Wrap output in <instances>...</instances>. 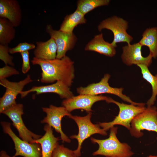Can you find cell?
I'll return each mask as SVG.
<instances>
[{
  "mask_svg": "<svg viewBox=\"0 0 157 157\" xmlns=\"http://www.w3.org/2000/svg\"><path fill=\"white\" fill-rule=\"evenodd\" d=\"M31 61L33 65L40 66L42 71L41 82L51 83L61 81L69 87L72 85L75 76L74 63L68 56L51 60L34 57Z\"/></svg>",
  "mask_w": 157,
  "mask_h": 157,
  "instance_id": "obj_1",
  "label": "cell"
},
{
  "mask_svg": "<svg viewBox=\"0 0 157 157\" xmlns=\"http://www.w3.org/2000/svg\"><path fill=\"white\" fill-rule=\"evenodd\" d=\"M117 127L110 129L109 138L104 140L91 138L92 142L97 144L98 149L92 153L94 156L101 155L106 157H131L134 153L127 143L121 142L117 138Z\"/></svg>",
  "mask_w": 157,
  "mask_h": 157,
  "instance_id": "obj_2",
  "label": "cell"
},
{
  "mask_svg": "<svg viewBox=\"0 0 157 157\" xmlns=\"http://www.w3.org/2000/svg\"><path fill=\"white\" fill-rule=\"evenodd\" d=\"M106 102L108 103H113L116 104L119 109L118 115L113 121L99 124L100 126L106 131L116 125L124 126L130 130L132 120L136 116L144 111L146 108L144 106L120 103L110 97Z\"/></svg>",
  "mask_w": 157,
  "mask_h": 157,
  "instance_id": "obj_3",
  "label": "cell"
},
{
  "mask_svg": "<svg viewBox=\"0 0 157 157\" xmlns=\"http://www.w3.org/2000/svg\"><path fill=\"white\" fill-rule=\"evenodd\" d=\"M92 114V113L90 112L87 115L83 117L71 115L68 117L75 122L78 129V134L73 135L70 137L71 139H76L77 141L78 147L74 151L78 157L81 156L82 144L85 140L95 134L103 135H107V131L101 128L99 124H94L91 122Z\"/></svg>",
  "mask_w": 157,
  "mask_h": 157,
  "instance_id": "obj_4",
  "label": "cell"
},
{
  "mask_svg": "<svg viewBox=\"0 0 157 157\" xmlns=\"http://www.w3.org/2000/svg\"><path fill=\"white\" fill-rule=\"evenodd\" d=\"M110 77L108 74H105L101 81L98 83L91 84L87 87H80L76 89L79 94L97 95L103 94H110L116 95L123 100L136 106H144L143 103H138L133 101L128 97L122 93V88H113L110 86L108 81Z\"/></svg>",
  "mask_w": 157,
  "mask_h": 157,
  "instance_id": "obj_5",
  "label": "cell"
},
{
  "mask_svg": "<svg viewBox=\"0 0 157 157\" xmlns=\"http://www.w3.org/2000/svg\"><path fill=\"white\" fill-rule=\"evenodd\" d=\"M157 110L154 106L147 107L133 119L129 130L132 136L140 138L143 135L141 131L144 130L157 133Z\"/></svg>",
  "mask_w": 157,
  "mask_h": 157,
  "instance_id": "obj_6",
  "label": "cell"
},
{
  "mask_svg": "<svg viewBox=\"0 0 157 157\" xmlns=\"http://www.w3.org/2000/svg\"><path fill=\"white\" fill-rule=\"evenodd\" d=\"M128 27V22L122 18L114 16L103 20L98 25L99 31L104 29L111 31L114 35V39L111 43L115 47L116 44L120 42H126L130 44L133 38L126 32Z\"/></svg>",
  "mask_w": 157,
  "mask_h": 157,
  "instance_id": "obj_7",
  "label": "cell"
},
{
  "mask_svg": "<svg viewBox=\"0 0 157 157\" xmlns=\"http://www.w3.org/2000/svg\"><path fill=\"white\" fill-rule=\"evenodd\" d=\"M1 124L4 133L8 134L14 143L16 151L13 157H42L41 148L39 144L30 143L19 138L12 130L10 123L2 121Z\"/></svg>",
  "mask_w": 157,
  "mask_h": 157,
  "instance_id": "obj_8",
  "label": "cell"
},
{
  "mask_svg": "<svg viewBox=\"0 0 157 157\" xmlns=\"http://www.w3.org/2000/svg\"><path fill=\"white\" fill-rule=\"evenodd\" d=\"M30 76L28 75L24 79L17 82L9 81L6 78L0 80V84L6 88V91L0 99V113L16 105L17 96L25 86L32 82Z\"/></svg>",
  "mask_w": 157,
  "mask_h": 157,
  "instance_id": "obj_9",
  "label": "cell"
},
{
  "mask_svg": "<svg viewBox=\"0 0 157 157\" xmlns=\"http://www.w3.org/2000/svg\"><path fill=\"white\" fill-rule=\"evenodd\" d=\"M24 113L23 104H17L4 111L2 113L7 115L11 120L13 125L18 131L19 137L22 140L30 143H33L34 140L42 136L35 134L26 126L22 117Z\"/></svg>",
  "mask_w": 157,
  "mask_h": 157,
  "instance_id": "obj_10",
  "label": "cell"
},
{
  "mask_svg": "<svg viewBox=\"0 0 157 157\" xmlns=\"http://www.w3.org/2000/svg\"><path fill=\"white\" fill-rule=\"evenodd\" d=\"M42 110L47 115L41 121V123L46 124L60 133L63 142L70 143L71 140L62 130L61 121L63 117L71 115L70 113L64 106L57 107L52 105H50L49 107H43Z\"/></svg>",
  "mask_w": 157,
  "mask_h": 157,
  "instance_id": "obj_11",
  "label": "cell"
},
{
  "mask_svg": "<svg viewBox=\"0 0 157 157\" xmlns=\"http://www.w3.org/2000/svg\"><path fill=\"white\" fill-rule=\"evenodd\" d=\"M46 31L54 40L57 47L56 58L61 59L66 56V53L69 50L74 47L77 38L73 33L69 34L59 30H54L51 25L47 24L45 28Z\"/></svg>",
  "mask_w": 157,
  "mask_h": 157,
  "instance_id": "obj_12",
  "label": "cell"
},
{
  "mask_svg": "<svg viewBox=\"0 0 157 157\" xmlns=\"http://www.w3.org/2000/svg\"><path fill=\"white\" fill-rule=\"evenodd\" d=\"M109 97L102 95L79 94L70 98L65 99L62 102V105L69 113L76 109H81L89 113L92 111L91 108L95 102L105 100Z\"/></svg>",
  "mask_w": 157,
  "mask_h": 157,
  "instance_id": "obj_13",
  "label": "cell"
},
{
  "mask_svg": "<svg viewBox=\"0 0 157 157\" xmlns=\"http://www.w3.org/2000/svg\"><path fill=\"white\" fill-rule=\"evenodd\" d=\"M142 46L139 42L123 47L121 56L123 63L129 66L133 65L144 64L149 67L152 62V57L149 54L146 57L142 56Z\"/></svg>",
  "mask_w": 157,
  "mask_h": 157,
  "instance_id": "obj_14",
  "label": "cell"
},
{
  "mask_svg": "<svg viewBox=\"0 0 157 157\" xmlns=\"http://www.w3.org/2000/svg\"><path fill=\"white\" fill-rule=\"evenodd\" d=\"M33 92H35L37 95L47 93H55L58 94L61 98L65 99L74 96L69 87L61 81H57L49 85L34 86L27 90L22 91L20 94L21 98H23L29 93Z\"/></svg>",
  "mask_w": 157,
  "mask_h": 157,
  "instance_id": "obj_15",
  "label": "cell"
},
{
  "mask_svg": "<svg viewBox=\"0 0 157 157\" xmlns=\"http://www.w3.org/2000/svg\"><path fill=\"white\" fill-rule=\"evenodd\" d=\"M22 17L20 5L16 0H0V17L8 19L13 26L17 27Z\"/></svg>",
  "mask_w": 157,
  "mask_h": 157,
  "instance_id": "obj_16",
  "label": "cell"
},
{
  "mask_svg": "<svg viewBox=\"0 0 157 157\" xmlns=\"http://www.w3.org/2000/svg\"><path fill=\"white\" fill-rule=\"evenodd\" d=\"M53 129L52 127L46 124L44 127L45 132L44 135L33 142V143H39L40 145L42 157H52L54 150L59 144V138L54 136Z\"/></svg>",
  "mask_w": 157,
  "mask_h": 157,
  "instance_id": "obj_17",
  "label": "cell"
},
{
  "mask_svg": "<svg viewBox=\"0 0 157 157\" xmlns=\"http://www.w3.org/2000/svg\"><path fill=\"white\" fill-rule=\"evenodd\" d=\"M85 50L95 51L104 55L112 57L116 53L115 47L106 41L102 33L95 35L86 45Z\"/></svg>",
  "mask_w": 157,
  "mask_h": 157,
  "instance_id": "obj_18",
  "label": "cell"
},
{
  "mask_svg": "<svg viewBox=\"0 0 157 157\" xmlns=\"http://www.w3.org/2000/svg\"><path fill=\"white\" fill-rule=\"evenodd\" d=\"M57 48L56 44L52 38L45 42L37 41L33 51L34 57L45 60L56 58Z\"/></svg>",
  "mask_w": 157,
  "mask_h": 157,
  "instance_id": "obj_19",
  "label": "cell"
},
{
  "mask_svg": "<svg viewBox=\"0 0 157 157\" xmlns=\"http://www.w3.org/2000/svg\"><path fill=\"white\" fill-rule=\"evenodd\" d=\"M86 20L85 15L77 9L72 14L67 15L62 23L59 30L65 33L72 34L76 27L85 24Z\"/></svg>",
  "mask_w": 157,
  "mask_h": 157,
  "instance_id": "obj_20",
  "label": "cell"
},
{
  "mask_svg": "<svg viewBox=\"0 0 157 157\" xmlns=\"http://www.w3.org/2000/svg\"><path fill=\"white\" fill-rule=\"evenodd\" d=\"M142 38L139 43L142 46L147 47L152 58L157 57V27L146 29L142 34Z\"/></svg>",
  "mask_w": 157,
  "mask_h": 157,
  "instance_id": "obj_21",
  "label": "cell"
},
{
  "mask_svg": "<svg viewBox=\"0 0 157 157\" xmlns=\"http://www.w3.org/2000/svg\"><path fill=\"white\" fill-rule=\"evenodd\" d=\"M15 27L7 19L0 17V44L8 45L15 38Z\"/></svg>",
  "mask_w": 157,
  "mask_h": 157,
  "instance_id": "obj_22",
  "label": "cell"
},
{
  "mask_svg": "<svg viewBox=\"0 0 157 157\" xmlns=\"http://www.w3.org/2000/svg\"><path fill=\"white\" fill-rule=\"evenodd\" d=\"M140 69L144 79L150 83L152 88V95L147 103V107L152 106L154 104L157 95V74L153 75L149 71L148 66L144 64L137 65Z\"/></svg>",
  "mask_w": 157,
  "mask_h": 157,
  "instance_id": "obj_23",
  "label": "cell"
},
{
  "mask_svg": "<svg viewBox=\"0 0 157 157\" xmlns=\"http://www.w3.org/2000/svg\"><path fill=\"white\" fill-rule=\"evenodd\" d=\"M109 0H80L77 2V9L85 15L97 7L108 5Z\"/></svg>",
  "mask_w": 157,
  "mask_h": 157,
  "instance_id": "obj_24",
  "label": "cell"
},
{
  "mask_svg": "<svg viewBox=\"0 0 157 157\" xmlns=\"http://www.w3.org/2000/svg\"><path fill=\"white\" fill-rule=\"evenodd\" d=\"M10 48L8 45L0 44V59L6 65L13 67L15 65L13 61V57L9 53Z\"/></svg>",
  "mask_w": 157,
  "mask_h": 157,
  "instance_id": "obj_25",
  "label": "cell"
},
{
  "mask_svg": "<svg viewBox=\"0 0 157 157\" xmlns=\"http://www.w3.org/2000/svg\"><path fill=\"white\" fill-rule=\"evenodd\" d=\"M52 157H78L74 151L58 144L54 150Z\"/></svg>",
  "mask_w": 157,
  "mask_h": 157,
  "instance_id": "obj_26",
  "label": "cell"
},
{
  "mask_svg": "<svg viewBox=\"0 0 157 157\" xmlns=\"http://www.w3.org/2000/svg\"><path fill=\"white\" fill-rule=\"evenodd\" d=\"M35 47L36 46L33 44L27 42H22L19 43L14 47L10 48L9 52L11 54L17 53H20L35 49Z\"/></svg>",
  "mask_w": 157,
  "mask_h": 157,
  "instance_id": "obj_27",
  "label": "cell"
},
{
  "mask_svg": "<svg viewBox=\"0 0 157 157\" xmlns=\"http://www.w3.org/2000/svg\"><path fill=\"white\" fill-rule=\"evenodd\" d=\"M19 74V71L13 67L6 65L0 68V80L6 78L13 75Z\"/></svg>",
  "mask_w": 157,
  "mask_h": 157,
  "instance_id": "obj_28",
  "label": "cell"
},
{
  "mask_svg": "<svg viewBox=\"0 0 157 157\" xmlns=\"http://www.w3.org/2000/svg\"><path fill=\"white\" fill-rule=\"evenodd\" d=\"M20 53L22 60V72L23 74H25L30 69L29 52L27 51Z\"/></svg>",
  "mask_w": 157,
  "mask_h": 157,
  "instance_id": "obj_29",
  "label": "cell"
},
{
  "mask_svg": "<svg viewBox=\"0 0 157 157\" xmlns=\"http://www.w3.org/2000/svg\"><path fill=\"white\" fill-rule=\"evenodd\" d=\"M0 157H13L10 156L4 151H1L0 152Z\"/></svg>",
  "mask_w": 157,
  "mask_h": 157,
  "instance_id": "obj_30",
  "label": "cell"
},
{
  "mask_svg": "<svg viewBox=\"0 0 157 157\" xmlns=\"http://www.w3.org/2000/svg\"><path fill=\"white\" fill-rule=\"evenodd\" d=\"M147 157H157V156L149 155Z\"/></svg>",
  "mask_w": 157,
  "mask_h": 157,
  "instance_id": "obj_31",
  "label": "cell"
}]
</instances>
